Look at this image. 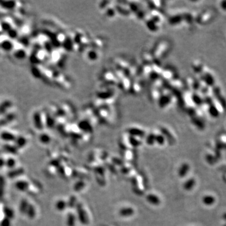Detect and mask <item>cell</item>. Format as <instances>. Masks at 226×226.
I'll use <instances>...</instances> for the list:
<instances>
[{"label":"cell","instance_id":"1","mask_svg":"<svg viewBox=\"0 0 226 226\" xmlns=\"http://www.w3.org/2000/svg\"><path fill=\"white\" fill-rule=\"evenodd\" d=\"M32 121L35 128L37 130H43L44 126L43 113L41 110H35L32 114Z\"/></svg>","mask_w":226,"mask_h":226},{"label":"cell","instance_id":"2","mask_svg":"<svg viewBox=\"0 0 226 226\" xmlns=\"http://www.w3.org/2000/svg\"><path fill=\"white\" fill-rule=\"evenodd\" d=\"M14 57L17 60H22L26 58L27 56V52L24 47L23 45L21 44L15 45L14 47V49L12 51Z\"/></svg>","mask_w":226,"mask_h":226},{"label":"cell","instance_id":"3","mask_svg":"<svg viewBox=\"0 0 226 226\" xmlns=\"http://www.w3.org/2000/svg\"><path fill=\"white\" fill-rule=\"evenodd\" d=\"M16 117L17 114L15 111L12 110L6 113V115L0 116V128L9 123H11L13 120L15 119Z\"/></svg>","mask_w":226,"mask_h":226},{"label":"cell","instance_id":"4","mask_svg":"<svg viewBox=\"0 0 226 226\" xmlns=\"http://www.w3.org/2000/svg\"><path fill=\"white\" fill-rule=\"evenodd\" d=\"M13 103L11 99H6L0 102V116L6 115L12 110Z\"/></svg>","mask_w":226,"mask_h":226},{"label":"cell","instance_id":"5","mask_svg":"<svg viewBox=\"0 0 226 226\" xmlns=\"http://www.w3.org/2000/svg\"><path fill=\"white\" fill-rule=\"evenodd\" d=\"M14 47H15V44L10 38L3 39L0 41V50H2L6 52H10L13 51Z\"/></svg>","mask_w":226,"mask_h":226},{"label":"cell","instance_id":"6","mask_svg":"<svg viewBox=\"0 0 226 226\" xmlns=\"http://www.w3.org/2000/svg\"><path fill=\"white\" fill-rule=\"evenodd\" d=\"M18 2L15 1H3L0 0V7L6 11H12L17 9Z\"/></svg>","mask_w":226,"mask_h":226},{"label":"cell","instance_id":"7","mask_svg":"<svg viewBox=\"0 0 226 226\" xmlns=\"http://www.w3.org/2000/svg\"><path fill=\"white\" fill-rule=\"evenodd\" d=\"M77 214H78V218L80 222L83 224H87L89 222L88 218L86 214V212L84 211L81 205L78 204L77 206Z\"/></svg>","mask_w":226,"mask_h":226},{"label":"cell","instance_id":"8","mask_svg":"<svg viewBox=\"0 0 226 226\" xmlns=\"http://www.w3.org/2000/svg\"><path fill=\"white\" fill-rule=\"evenodd\" d=\"M17 136L15 133H13L10 131H4L0 134V138L4 141H15Z\"/></svg>","mask_w":226,"mask_h":226},{"label":"cell","instance_id":"9","mask_svg":"<svg viewBox=\"0 0 226 226\" xmlns=\"http://www.w3.org/2000/svg\"><path fill=\"white\" fill-rule=\"evenodd\" d=\"M134 213V210L130 207L123 208L119 211V215L122 217H130Z\"/></svg>","mask_w":226,"mask_h":226},{"label":"cell","instance_id":"10","mask_svg":"<svg viewBox=\"0 0 226 226\" xmlns=\"http://www.w3.org/2000/svg\"><path fill=\"white\" fill-rule=\"evenodd\" d=\"M146 200L147 201L153 205H158L160 203V201L159 198L155 195L153 194H149L146 197Z\"/></svg>","mask_w":226,"mask_h":226},{"label":"cell","instance_id":"11","mask_svg":"<svg viewBox=\"0 0 226 226\" xmlns=\"http://www.w3.org/2000/svg\"><path fill=\"white\" fill-rule=\"evenodd\" d=\"M6 33L8 35L7 36L8 37V38L11 40L18 38V34H19L18 30L15 29V28H14V27L12 28L11 29H10L8 32H7Z\"/></svg>","mask_w":226,"mask_h":226},{"label":"cell","instance_id":"12","mask_svg":"<svg viewBox=\"0 0 226 226\" xmlns=\"http://www.w3.org/2000/svg\"><path fill=\"white\" fill-rule=\"evenodd\" d=\"M129 133L134 136H139V137H143V135L145 134V133L142 130H140L136 129V128L130 129L129 131Z\"/></svg>","mask_w":226,"mask_h":226},{"label":"cell","instance_id":"13","mask_svg":"<svg viewBox=\"0 0 226 226\" xmlns=\"http://www.w3.org/2000/svg\"><path fill=\"white\" fill-rule=\"evenodd\" d=\"M76 217L74 214H69L67 218V225L68 226H75Z\"/></svg>","mask_w":226,"mask_h":226},{"label":"cell","instance_id":"14","mask_svg":"<svg viewBox=\"0 0 226 226\" xmlns=\"http://www.w3.org/2000/svg\"><path fill=\"white\" fill-rule=\"evenodd\" d=\"M39 139H40V141H41V142L44 143H48L50 142V136L46 133L40 134L39 136Z\"/></svg>","mask_w":226,"mask_h":226},{"label":"cell","instance_id":"15","mask_svg":"<svg viewBox=\"0 0 226 226\" xmlns=\"http://www.w3.org/2000/svg\"><path fill=\"white\" fill-rule=\"evenodd\" d=\"M56 207L59 210H62L66 207V203L64 201H59L56 203Z\"/></svg>","mask_w":226,"mask_h":226},{"label":"cell","instance_id":"16","mask_svg":"<svg viewBox=\"0 0 226 226\" xmlns=\"http://www.w3.org/2000/svg\"><path fill=\"white\" fill-rule=\"evenodd\" d=\"M84 187V183L82 181H80L79 182H77L76 184L75 185L74 187V189L75 190H76L77 192H79V190H82L83 188Z\"/></svg>","mask_w":226,"mask_h":226},{"label":"cell","instance_id":"17","mask_svg":"<svg viewBox=\"0 0 226 226\" xmlns=\"http://www.w3.org/2000/svg\"><path fill=\"white\" fill-rule=\"evenodd\" d=\"M155 141V136L153 134L148 135L146 139V142L148 145H153Z\"/></svg>","mask_w":226,"mask_h":226},{"label":"cell","instance_id":"18","mask_svg":"<svg viewBox=\"0 0 226 226\" xmlns=\"http://www.w3.org/2000/svg\"><path fill=\"white\" fill-rule=\"evenodd\" d=\"M155 141L159 145H163L164 143V138L162 136L158 135L157 136H155Z\"/></svg>","mask_w":226,"mask_h":226}]
</instances>
